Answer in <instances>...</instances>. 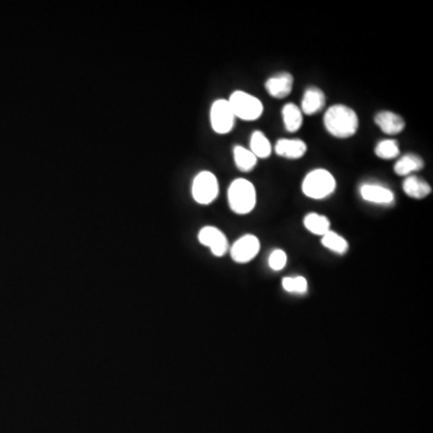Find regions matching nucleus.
<instances>
[{
    "label": "nucleus",
    "mask_w": 433,
    "mask_h": 433,
    "mask_svg": "<svg viewBox=\"0 0 433 433\" xmlns=\"http://www.w3.org/2000/svg\"><path fill=\"white\" fill-rule=\"evenodd\" d=\"M234 161L237 169L242 172H249L256 166L258 158L249 149L242 146H236L234 149Z\"/></svg>",
    "instance_id": "17"
},
{
    "label": "nucleus",
    "mask_w": 433,
    "mask_h": 433,
    "mask_svg": "<svg viewBox=\"0 0 433 433\" xmlns=\"http://www.w3.org/2000/svg\"><path fill=\"white\" fill-rule=\"evenodd\" d=\"M403 190L409 198L421 200L431 194L432 188L422 178L417 177V176H407L403 181Z\"/></svg>",
    "instance_id": "14"
},
{
    "label": "nucleus",
    "mask_w": 433,
    "mask_h": 433,
    "mask_svg": "<svg viewBox=\"0 0 433 433\" xmlns=\"http://www.w3.org/2000/svg\"><path fill=\"white\" fill-rule=\"evenodd\" d=\"M192 193L195 201L200 205H208L215 201L219 193L218 180L210 171H202L193 181Z\"/></svg>",
    "instance_id": "5"
},
{
    "label": "nucleus",
    "mask_w": 433,
    "mask_h": 433,
    "mask_svg": "<svg viewBox=\"0 0 433 433\" xmlns=\"http://www.w3.org/2000/svg\"><path fill=\"white\" fill-rule=\"evenodd\" d=\"M303 224L306 229L314 235L324 236L330 231V220L325 215L318 213H308L303 219Z\"/></svg>",
    "instance_id": "18"
},
{
    "label": "nucleus",
    "mask_w": 433,
    "mask_h": 433,
    "mask_svg": "<svg viewBox=\"0 0 433 433\" xmlns=\"http://www.w3.org/2000/svg\"><path fill=\"white\" fill-rule=\"evenodd\" d=\"M227 201L231 211L237 215H247L256 205V187L244 178L235 180L227 190Z\"/></svg>",
    "instance_id": "2"
},
{
    "label": "nucleus",
    "mask_w": 433,
    "mask_h": 433,
    "mask_svg": "<svg viewBox=\"0 0 433 433\" xmlns=\"http://www.w3.org/2000/svg\"><path fill=\"white\" fill-rule=\"evenodd\" d=\"M210 118L212 129L222 135L230 132L235 125V115L225 99L215 100L211 108Z\"/></svg>",
    "instance_id": "6"
},
{
    "label": "nucleus",
    "mask_w": 433,
    "mask_h": 433,
    "mask_svg": "<svg viewBox=\"0 0 433 433\" xmlns=\"http://www.w3.org/2000/svg\"><path fill=\"white\" fill-rule=\"evenodd\" d=\"M375 122L382 132L388 135H397L403 132L406 123L401 115L391 111H380L375 115Z\"/></svg>",
    "instance_id": "11"
},
{
    "label": "nucleus",
    "mask_w": 433,
    "mask_h": 433,
    "mask_svg": "<svg viewBox=\"0 0 433 433\" xmlns=\"http://www.w3.org/2000/svg\"><path fill=\"white\" fill-rule=\"evenodd\" d=\"M322 244L324 247L330 249L332 252L337 253V254H341V256L346 254L348 252V248H349L348 242L343 239L342 236L331 230L326 232L325 235L322 236Z\"/></svg>",
    "instance_id": "20"
},
{
    "label": "nucleus",
    "mask_w": 433,
    "mask_h": 433,
    "mask_svg": "<svg viewBox=\"0 0 433 433\" xmlns=\"http://www.w3.org/2000/svg\"><path fill=\"white\" fill-rule=\"evenodd\" d=\"M326 98L324 92L317 87L307 88L301 101V112L307 115H315L325 106Z\"/></svg>",
    "instance_id": "13"
},
{
    "label": "nucleus",
    "mask_w": 433,
    "mask_h": 433,
    "mask_svg": "<svg viewBox=\"0 0 433 433\" xmlns=\"http://www.w3.org/2000/svg\"><path fill=\"white\" fill-rule=\"evenodd\" d=\"M199 241L200 244L210 248L211 252L215 256H223L229 248L227 236L215 227H202L199 232Z\"/></svg>",
    "instance_id": "8"
},
{
    "label": "nucleus",
    "mask_w": 433,
    "mask_h": 433,
    "mask_svg": "<svg viewBox=\"0 0 433 433\" xmlns=\"http://www.w3.org/2000/svg\"><path fill=\"white\" fill-rule=\"evenodd\" d=\"M360 195L365 201L378 205H391L395 196L391 190L377 183H365L360 187Z\"/></svg>",
    "instance_id": "9"
},
{
    "label": "nucleus",
    "mask_w": 433,
    "mask_h": 433,
    "mask_svg": "<svg viewBox=\"0 0 433 433\" xmlns=\"http://www.w3.org/2000/svg\"><path fill=\"white\" fill-rule=\"evenodd\" d=\"M283 288L288 293L305 294L308 289L307 281L303 277H285L282 281Z\"/></svg>",
    "instance_id": "22"
},
{
    "label": "nucleus",
    "mask_w": 433,
    "mask_h": 433,
    "mask_svg": "<svg viewBox=\"0 0 433 433\" xmlns=\"http://www.w3.org/2000/svg\"><path fill=\"white\" fill-rule=\"evenodd\" d=\"M324 125L332 137L348 139L358 132L359 118L353 108L346 105H334L325 112Z\"/></svg>",
    "instance_id": "1"
},
{
    "label": "nucleus",
    "mask_w": 433,
    "mask_h": 433,
    "mask_svg": "<svg viewBox=\"0 0 433 433\" xmlns=\"http://www.w3.org/2000/svg\"><path fill=\"white\" fill-rule=\"evenodd\" d=\"M375 156L380 159L390 161V159L399 157L400 147L395 140H383L379 141L375 146Z\"/></svg>",
    "instance_id": "21"
},
{
    "label": "nucleus",
    "mask_w": 433,
    "mask_h": 433,
    "mask_svg": "<svg viewBox=\"0 0 433 433\" xmlns=\"http://www.w3.org/2000/svg\"><path fill=\"white\" fill-rule=\"evenodd\" d=\"M294 77L289 73H280L276 76H272L265 82V88L268 94L277 98L283 99L287 98L293 89Z\"/></svg>",
    "instance_id": "10"
},
{
    "label": "nucleus",
    "mask_w": 433,
    "mask_h": 433,
    "mask_svg": "<svg viewBox=\"0 0 433 433\" xmlns=\"http://www.w3.org/2000/svg\"><path fill=\"white\" fill-rule=\"evenodd\" d=\"M275 152L280 157L300 159L307 152V144L300 139H281L277 141Z\"/></svg>",
    "instance_id": "12"
},
{
    "label": "nucleus",
    "mask_w": 433,
    "mask_h": 433,
    "mask_svg": "<svg viewBox=\"0 0 433 433\" xmlns=\"http://www.w3.org/2000/svg\"><path fill=\"white\" fill-rule=\"evenodd\" d=\"M282 115H283L285 129L289 132H295L301 128L303 118H302L301 110L297 108L296 105L287 103L284 108H282Z\"/></svg>",
    "instance_id": "16"
},
{
    "label": "nucleus",
    "mask_w": 433,
    "mask_h": 433,
    "mask_svg": "<svg viewBox=\"0 0 433 433\" xmlns=\"http://www.w3.org/2000/svg\"><path fill=\"white\" fill-rule=\"evenodd\" d=\"M334 189H336V181L332 173L329 172L327 170H313L302 182V193L314 200H322L330 196Z\"/></svg>",
    "instance_id": "3"
},
{
    "label": "nucleus",
    "mask_w": 433,
    "mask_h": 433,
    "mask_svg": "<svg viewBox=\"0 0 433 433\" xmlns=\"http://www.w3.org/2000/svg\"><path fill=\"white\" fill-rule=\"evenodd\" d=\"M227 101L235 117L241 120H256L264 112L261 101L246 92H234Z\"/></svg>",
    "instance_id": "4"
},
{
    "label": "nucleus",
    "mask_w": 433,
    "mask_h": 433,
    "mask_svg": "<svg viewBox=\"0 0 433 433\" xmlns=\"http://www.w3.org/2000/svg\"><path fill=\"white\" fill-rule=\"evenodd\" d=\"M260 251V242L254 235H244L231 247V258L239 264H246L254 259Z\"/></svg>",
    "instance_id": "7"
},
{
    "label": "nucleus",
    "mask_w": 433,
    "mask_h": 433,
    "mask_svg": "<svg viewBox=\"0 0 433 433\" xmlns=\"http://www.w3.org/2000/svg\"><path fill=\"white\" fill-rule=\"evenodd\" d=\"M424 168V161L417 154H406L395 164L394 171L399 176H410V173L420 171Z\"/></svg>",
    "instance_id": "15"
},
{
    "label": "nucleus",
    "mask_w": 433,
    "mask_h": 433,
    "mask_svg": "<svg viewBox=\"0 0 433 433\" xmlns=\"http://www.w3.org/2000/svg\"><path fill=\"white\" fill-rule=\"evenodd\" d=\"M268 265L270 268L275 271H281L287 265V254L282 249H276L271 253V256L268 258Z\"/></svg>",
    "instance_id": "23"
},
{
    "label": "nucleus",
    "mask_w": 433,
    "mask_h": 433,
    "mask_svg": "<svg viewBox=\"0 0 433 433\" xmlns=\"http://www.w3.org/2000/svg\"><path fill=\"white\" fill-rule=\"evenodd\" d=\"M249 151L256 156V158H268L272 153V146L270 144L268 137H265L263 132L256 130L253 132L251 137V149Z\"/></svg>",
    "instance_id": "19"
}]
</instances>
